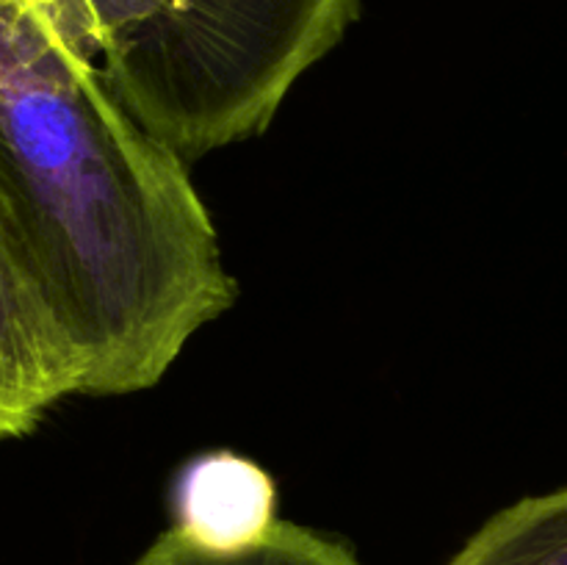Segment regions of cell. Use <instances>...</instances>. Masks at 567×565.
<instances>
[{"label":"cell","mask_w":567,"mask_h":565,"mask_svg":"<svg viewBox=\"0 0 567 565\" xmlns=\"http://www.w3.org/2000/svg\"><path fill=\"white\" fill-rule=\"evenodd\" d=\"M0 219L83 393L153 388L236 299L183 155L111 92L78 0H0Z\"/></svg>","instance_id":"obj_1"},{"label":"cell","mask_w":567,"mask_h":565,"mask_svg":"<svg viewBox=\"0 0 567 565\" xmlns=\"http://www.w3.org/2000/svg\"><path fill=\"white\" fill-rule=\"evenodd\" d=\"M89 44L127 114L183 158L269 127L360 0H81Z\"/></svg>","instance_id":"obj_2"},{"label":"cell","mask_w":567,"mask_h":565,"mask_svg":"<svg viewBox=\"0 0 567 565\" xmlns=\"http://www.w3.org/2000/svg\"><path fill=\"white\" fill-rule=\"evenodd\" d=\"M72 393H83L81 358L0 219V441Z\"/></svg>","instance_id":"obj_3"},{"label":"cell","mask_w":567,"mask_h":565,"mask_svg":"<svg viewBox=\"0 0 567 565\" xmlns=\"http://www.w3.org/2000/svg\"><path fill=\"white\" fill-rule=\"evenodd\" d=\"M275 521V482L252 460L230 452L203 454L177 480L175 526L203 546H247Z\"/></svg>","instance_id":"obj_4"},{"label":"cell","mask_w":567,"mask_h":565,"mask_svg":"<svg viewBox=\"0 0 567 565\" xmlns=\"http://www.w3.org/2000/svg\"><path fill=\"white\" fill-rule=\"evenodd\" d=\"M446 565H567V485L504 507Z\"/></svg>","instance_id":"obj_5"},{"label":"cell","mask_w":567,"mask_h":565,"mask_svg":"<svg viewBox=\"0 0 567 565\" xmlns=\"http://www.w3.org/2000/svg\"><path fill=\"white\" fill-rule=\"evenodd\" d=\"M133 565H363L341 541L313 530L275 521L255 543L238 548H208L172 526Z\"/></svg>","instance_id":"obj_6"}]
</instances>
